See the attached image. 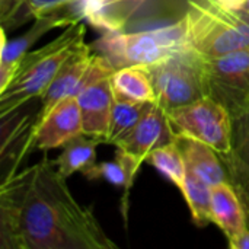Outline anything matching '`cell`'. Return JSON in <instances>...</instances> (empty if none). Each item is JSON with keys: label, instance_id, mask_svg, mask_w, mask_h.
Masks as SVG:
<instances>
[{"label": "cell", "instance_id": "obj_11", "mask_svg": "<svg viewBox=\"0 0 249 249\" xmlns=\"http://www.w3.org/2000/svg\"><path fill=\"white\" fill-rule=\"evenodd\" d=\"M96 53L93 51L92 45L86 41L71 54V57L64 63L60 69L55 79L51 82L45 93L39 98L41 99V109L34 117V124H38L45 118V115L63 99L76 96L80 89L82 79L85 77L86 71L89 70L90 64L93 63Z\"/></svg>", "mask_w": 249, "mask_h": 249}, {"label": "cell", "instance_id": "obj_10", "mask_svg": "<svg viewBox=\"0 0 249 249\" xmlns=\"http://www.w3.org/2000/svg\"><path fill=\"white\" fill-rule=\"evenodd\" d=\"M174 140L175 131L166 111L156 102H152L137 125L115 147L123 149L137 162L144 163L155 149L169 144Z\"/></svg>", "mask_w": 249, "mask_h": 249}, {"label": "cell", "instance_id": "obj_3", "mask_svg": "<svg viewBox=\"0 0 249 249\" xmlns=\"http://www.w3.org/2000/svg\"><path fill=\"white\" fill-rule=\"evenodd\" d=\"M83 20L66 26L61 34L44 47L29 51L9 86L0 92V118L6 117L34 98H41L64 63L85 42Z\"/></svg>", "mask_w": 249, "mask_h": 249}, {"label": "cell", "instance_id": "obj_24", "mask_svg": "<svg viewBox=\"0 0 249 249\" xmlns=\"http://www.w3.org/2000/svg\"><path fill=\"white\" fill-rule=\"evenodd\" d=\"M229 248L232 249H249V226L235 235L232 239L228 241Z\"/></svg>", "mask_w": 249, "mask_h": 249}, {"label": "cell", "instance_id": "obj_25", "mask_svg": "<svg viewBox=\"0 0 249 249\" xmlns=\"http://www.w3.org/2000/svg\"><path fill=\"white\" fill-rule=\"evenodd\" d=\"M229 9H244L248 0H217Z\"/></svg>", "mask_w": 249, "mask_h": 249}, {"label": "cell", "instance_id": "obj_14", "mask_svg": "<svg viewBox=\"0 0 249 249\" xmlns=\"http://www.w3.org/2000/svg\"><path fill=\"white\" fill-rule=\"evenodd\" d=\"M212 220L228 241L249 226L245 207L229 181L213 185Z\"/></svg>", "mask_w": 249, "mask_h": 249}, {"label": "cell", "instance_id": "obj_5", "mask_svg": "<svg viewBox=\"0 0 249 249\" xmlns=\"http://www.w3.org/2000/svg\"><path fill=\"white\" fill-rule=\"evenodd\" d=\"M147 69L155 102L166 112L206 96L203 57L188 48H179Z\"/></svg>", "mask_w": 249, "mask_h": 249}, {"label": "cell", "instance_id": "obj_13", "mask_svg": "<svg viewBox=\"0 0 249 249\" xmlns=\"http://www.w3.org/2000/svg\"><path fill=\"white\" fill-rule=\"evenodd\" d=\"M174 142L182 153L187 171L196 174L210 185L229 181L223 159L212 146L184 134H175Z\"/></svg>", "mask_w": 249, "mask_h": 249}, {"label": "cell", "instance_id": "obj_7", "mask_svg": "<svg viewBox=\"0 0 249 249\" xmlns=\"http://www.w3.org/2000/svg\"><path fill=\"white\" fill-rule=\"evenodd\" d=\"M206 96L231 115L249 108V45L216 58H203Z\"/></svg>", "mask_w": 249, "mask_h": 249}, {"label": "cell", "instance_id": "obj_20", "mask_svg": "<svg viewBox=\"0 0 249 249\" xmlns=\"http://www.w3.org/2000/svg\"><path fill=\"white\" fill-rule=\"evenodd\" d=\"M73 1L74 0H23L22 6L19 7L16 15L9 22L1 25V28H4L6 31L16 29L22 23L28 22L29 19L41 18V16H44L50 12H54L57 9H61Z\"/></svg>", "mask_w": 249, "mask_h": 249}, {"label": "cell", "instance_id": "obj_2", "mask_svg": "<svg viewBox=\"0 0 249 249\" xmlns=\"http://www.w3.org/2000/svg\"><path fill=\"white\" fill-rule=\"evenodd\" d=\"M181 18L184 47L216 58L249 45V9H229L217 0H188Z\"/></svg>", "mask_w": 249, "mask_h": 249}, {"label": "cell", "instance_id": "obj_22", "mask_svg": "<svg viewBox=\"0 0 249 249\" xmlns=\"http://www.w3.org/2000/svg\"><path fill=\"white\" fill-rule=\"evenodd\" d=\"M83 175L90 179V181H96V179H102L105 182H109L115 187H125L127 184V174L123 168V165L114 159L109 162H101V163H93L90 168H88Z\"/></svg>", "mask_w": 249, "mask_h": 249}, {"label": "cell", "instance_id": "obj_1", "mask_svg": "<svg viewBox=\"0 0 249 249\" xmlns=\"http://www.w3.org/2000/svg\"><path fill=\"white\" fill-rule=\"evenodd\" d=\"M1 249H118L92 206H82L54 160L16 172L0 187Z\"/></svg>", "mask_w": 249, "mask_h": 249}, {"label": "cell", "instance_id": "obj_21", "mask_svg": "<svg viewBox=\"0 0 249 249\" xmlns=\"http://www.w3.org/2000/svg\"><path fill=\"white\" fill-rule=\"evenodd\" d=\"M228 156L249 169V108L232 117V152Z\"/></svg>", "mask_w": 249, "mask_h": 249}, {"label": "cell", "instance_id": "obj_15", "mask_svg": "<svg viewBox=\"0 0 249 249\" xmlns=\"http://www.w3.org/2000/svg\"><path fill=\"white\" fill-rule=\"evenodd\" d=\"M117 101L155 102V89L147 66H128L115 70L109 77Z\"/></svg>", "mask_w": 249, "mask_h": 249}, {"label": "cell", "instance_id": "obj_17", "mask_svg": "<svg viewBox=\"0 0 249 249\" xmlns=\"http://www.w3.org/2000/svg\"><path fill=\"white\" fill-rule=\"evenodd\" d=\"M181 194L190 209L193 222L198 228H204L209 223H213L212 220L213 185H210L196 174L187 171L185 185Z\"/></svg>", "mask_w": 249, "mask_h": 249}, {"label": "cell", "instance_id": "obj_4", "mask_svg": "<svg viewBox=\"0 0 249 249\" xmlns=\"http://www.w3.org/2000/svg\"><path fill=\"white\" fill-rule=\"evenodd\" d=\"M115 70L128 66H150L184 47L181 19L160 28L144 31H104L90 44Z\"/></svg>", "mask_w": 249, "mask_h": 249}, {"label": "cell", "instance_id": "obj_27", "mask_svg": "<svg viewBox=\"0 0 249 249\" xmlns=\"http://www.w3.org/2000/svg\"><path fill=\"white\" fill-rule=\"evenodd\" d=\"M245 7H248V9H249V0H248V1H247V4H245Z\"/></svg>", "mask_w": 249, "mask_h": 249}, {"label": "cell", "instance_id": "obj_28", "mask_svg": "<svg viewBox=\"0 0 249 249\" xmlns=\"http://www.w3.org/2000/svg\"><path fill=\"white\" fill-rule=\"evenodd\" d=\"M248 225H249V214H248Z\"/></svg>", "mask_w": 249, "mask_h": 249}, {"label": "cell", "instance_id": "obj_16", "mask_svg": "<svg viewBox=\"0 0 249 249\" xmlns=\"http://www.w3.org/2000/svg\"><path fill=\"white\" fill-rule=\"evenodd\" d=\"M104 140L96 137H89L86 134H80L70 140L66 146H63L61 153L54 160L57 169L66 178L85 172L93 163H96V150L98 146L102 144Z\"/></svg>", "mask_w": 249, "mask_h": 249}, {"label": "cell", "instance_id": "obj_6", "mask_svg": "<svg viewBox=\"0 0 249 249\" xmlns=\"http://www.w3.org/2000/svg\"><path fill=\"white\" fill-rule=\"evenodd\" d=\"M166 114L175 134L204 142L222 156L232 152V115L214 99L204 96Z\"/></svg>", "mask_w": 249, "mask_h": 249}, {"label": "cell", "instance_id": "obj_23", "mask_svg": "<svg viewBox=\"0 0 249 249\" xmlns=\"http://www.w3.org/2000/svg\"><path fill=\"white\" fill-rule=\"evenodd\" d=\"M22 3H23V0H0V20H1V25L9 22L16 15V12L22 6Z\"/></svg>", "mask_w": 249, "mask_h": 249}, {"label": "cell", "instance_id": "obj_18", "mask_svg": "<svg viewBox=\"0 0 249 249\" xmlns=\"http://www.w3.org/2000/svg\"><path fill=\"white\" fill-rule=\"evenodd\" d=\"M150 104L152 102L143 104V102H125V101L115 99L105 144L115 146L118 142H121L137 125V123L142 120Z\"/></svg>", "mask_w": 249, "mask_h": 249}, {"label": "cell", "instance_id": "obj_8", "mask_svg": "<svg viewBox=\"0 0 249 249\" xmlns=\"http://www.w3.org/2000/svg\"><path fill=\"white\" fill-rule=\"evenodd\" d=\"M74 22H79L70 10L64 6L54 12H50L41 18H36L34 25L22 35L7 39L6 29L1 28V51H0V92H3L13 80L19 70L22 58L31 51L32 45L39 41L45 34L55 28H66Z\"/></svg>", "mask_w": 249, "mask_h": 249}, {"label": "cell", "instance_id": "obj_12", "mask_svg": "<svg viewBox=\"0 0 249 249\" xmlns=\"http://www.w3.org/2000/svg\"><path fill=\"white\" fill-rule=\"evenodd\" d=\"M76 98L82 114L83 134L101 139L105 143L115 102L109 77L85 88Z\"/></svg>", "mask_w": 249, "mask_h": 249}, {"label": "cell", "instance_id": "obj_19", "mask_svg": "<svg viewBox=\"0 0 249 249\" xmlns=\"http://www.w3.org/2000/svg\"><path fill=\"white\" fill-rule=\"evenodd\" d=\"M146 163L156 168L179 191H182L185 185V178H187V165L175 142L155 149L149 155Z\"/></svg>", "mask_w": 249, "mask_h": 249}, {"label": "cell", "instance_id": "obj_26", "mask_svg": "<svg viewBox=\"0 0 249 249\" xmlns=\"http://www.w3.org/2000/svg\"><path fill=\"white\" fill-rule=\"evenodd\" d=\"M101 1L107 7L109 4H115V3H121V1H144V0H101Z\"/></svg>", "mask_w": 249, "mask_h": 249}, {"label": "cell", "instance_id": "obj_9", "mask_svg": "<svg viewBox=\"0 0 249 249\" xmlns=\"http://www.w3.org/2000/svg\"><path fill=\"white\" fill-rule=\"evenodd\" d=\"M80 134H83V123L76 96L63 99L42 121L32 125L34 147L44 152L63 147Z\"/></svg>", "mask_w": 249, "mask_h": 249}]
</instances>
